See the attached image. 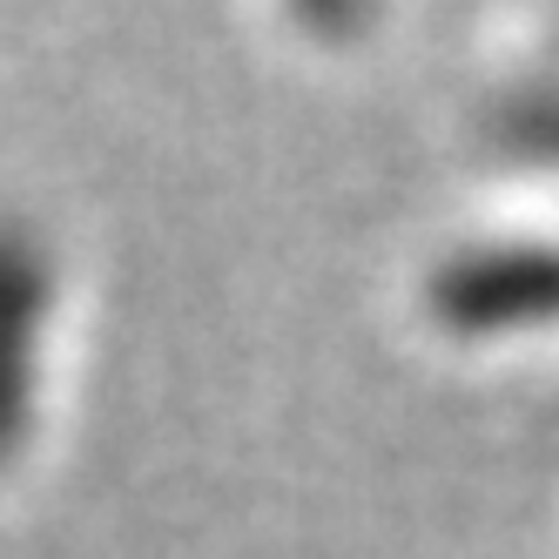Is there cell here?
<instances>
[{"mask_svg":"<svg viewBox=\"0 0 559 559\" xmlns=\"http://www.w3.org/2000/svg\"><path fill=\"white\" fill-rule=\"evenodd\" d=\"M512 135L526 142V148H539V155H559V95H552V102H533V108H519Z\"/></svg>","mask_w":559,"mask_h":559,"instance_id":"obj_3","label":"cell"},{"mask_svg":"<svg viewBox=\"0 0 559 559\" xmlns=\"http://www.w3.org/2000/svg\"><path fill=\"white\" fill-rule=\"evenodd\" d=\"M431 304L452 331L546 324V317H559V250L552 243H512V250L452 257L431 284Z\"/></svg>","mask_w":559,"mask_h":559,"instance_id":"obj_1","label":"cell"},{"mask_svg":"<svg viewBox=\"0 0 559 559\" xmlns=\"http://www.w3.org/2000/svg\"><path fill=\"white\" fill-rule=\"evenodd\" d=\"M41 317H48V257L34 250L27 229H0V465L27 438Z\"/></svg>","mask_w":559,"mask_h":559,"instance_id":"obj_2","label":"cell"}]
</instances>
